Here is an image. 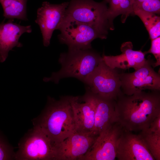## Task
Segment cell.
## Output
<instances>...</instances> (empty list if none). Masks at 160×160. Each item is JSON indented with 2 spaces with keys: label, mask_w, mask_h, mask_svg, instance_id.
<instances>
[{
  "label": "cell",
  "mask_w": 160,
  "mask_h": 160,
  "mask_svg": "<svg viewBox=\"0 0 160 160\" xmlns=\"http://www.w3.org/2000/svg\"><path fill=\"white\" fill-rule=\"evenodd\" d=\"M28 0H0L3 10L5 19H17L22 20H28L27 15Z\"/></svg>",
  "instance_id": "obj_17"
},
{
  "label": "cell",
  "mask_w": 160,
  "mask_h": 160,
  "mask_svg": "<svg viewBox=\"0 0 160 160\" xmlns=\"http://www.w3.org/2000/svg\"><path fill=\"white\" fill-rule=\"evenodd\" d=\"M132 49L131 42H124L121 47V54L116 56L103 55L102 60L107 66L113 69L125 70L132 68L136 70L143 65L147 60L144 52L140 50H134Z\"/></svg>",
  "instance_id": "obj_15"
},
{
  "label": "cell",
  "mask_w": 160,
  "mask_h": 160,
  "mask_svg": "<svg viewBox=\"0 0 160 160\" xmlns=\"http://www.w3.org/2000/svg\"><path fill=\"white\" fill-rule=\"evenodd\" d=\"M13 157L14 155L10 147L0 137V160L11 159Z\"/></svg>",
  "instance_id": "obj_23"
},
{
  "label": "cell",
  "mask_w": 160,
  "mask_h": 160,
  "mask_svg": "<svg viewBox=\"0 0 160 160\" xmlns=\"http://www.w3.org/2000/svg\"><path fill=\"white\" fill-rule=\"evenodd\" d=\"M116 158L119 160H155L139 135L124 130L118 143Z\"/></svg>",
  "instance_id": "obj_13"
},
{
  "label": "cell",
  "mask_w": 160,
  "mask_h": 160,
  "mask_svg": "<svg viewBox=\"0 0 160 160\" xmlns=\"http://www.w3.org/2000/svg\"><path fill=\"white\" fill-rule=\"evenodd\" d=\"M155 62L148 59L142 67L132 73H119L121 89L124 95H131L145 89L160 90V76L155 71Z\"/></svg>",
  "instance_id": "obj_7"
},
{
  "label": "cell",
  "mask_w": 160,
  "mask_h": 160,
  "mask_svg": "<svg viewBox=\"0 0 160 160\" xmlns=\"http://www.w3.org/2000/svg\"><path fill=\"white\" fill-rule=\"evenodd\" d=\"M145 54L151 53L153 54L156 60L154 67L160 65V37L151 40V45L150 49L144 52Z\"/></svg>",
  "instance_id": "obj_22"
},
{
  "label": "cell",
  "mask_w": 160,
  "mask_h": 160,
  "mask_svg": "<svg viewBox=\"0 0 160 160\" xmlns=\"http://www.w3.org/2000/svg\"><path fill=\"white\" fill-rule=\"evenodd\" d=\"M98 136L74 132L53 146L55 160H80Z\"/></svg>",
  "instance_id": "obj_12"
},
{
  "label": "cell",
  "mask_w": 160,
  "mask_h": 160,
  "mask_svg": "<svg viewBox=\"0 0 160 160\" xmlns=\"http://www.w3.org/2000/svg\"><path fill=\"white\" fill-rule=\"evenodd\" d=\"M68 97L73 113L75 132L95 135V106L93 94L87 88L85 94L82 96Z\"/></svg>",
  "instance_id": "obj_10"
},
{
  "label": "cell",
  "mask_w": 160,
  "mask_h": 160,
  "mask_svg": "<svg viewBox=\"0 0 160 160\" xmlns=\"http://www.w3.org/2000/svg\"><path fill=\"white\" fill-rule=\"evenodd\" d=\"M93 94L95 106L94 134L98 136L110 125L117 122L116 101Z\"/></svg>",
  "instance_id": "obj_16"
},
{
  "label": "cell",
  "mask_w": 160,
  "mask_h": 160,
  "mask_svg": "<svg viewBox=\"0 0 160 160\" xmlns=\"http://www.w3.org/2000/svg\"><path fill=\"white\" fill-rule=\"evenodd\" d=\"M116 101L117 122L126 130L138 132L148 129L160 115L159 91H143L131 95L122 93Z\"/></svg>",
  "instance_id": "obj_1"
},
{
  "label": "cell",
  "mask_w": 160,
  "mask_h": 160,
  "mask_svg": "<svg viewBox=\"0 0 160 160\" xmlns=\"http://www.w3.org/2000/svg\"><path fill=\"white\" fill-rule=\"evenodd\" d=\"M109 4L108 13L109 19L112 23L114 18L118 15H122L125 20L130 14H133V4L134 0H105Z\"/></svg>",
  "instance_id": "obj_18"
},
{
  "label": "cell",
  "mask_w": 160,
  "mask_h": 160,
  "mask_svg": "<svg viewBox=\"0 0 160 160\" xmlns=\"http://www.w3.org/2000/svg\"><path fill=\"white\" fill-rule=\"evenodd\" d=\"M124 129L118 122L109 126L98 135L80 160H114L117 146Z\"/></svg>",
  "instance_id": "obj_9"
},
{
  "label": "cell",
  "mask_w": 160,
  "mask_h": 160,
  "mask_svg": "<svg viewBox=\"0 0 160 160\" xmlns=\"http://www.w3.org/2000/svg\"><path fill=\"white\" fill-rule=\"evenodd\" d=\"M137 9L159 14L160 12V0H134L133 12Z\"/></svg>",
  "instance_id": "obj_21"
},
{
  "label": "cell",
  "mask_w": 160,
  "mask_h": 160,
  "mask_svg": "<svg viewBox=\"0 0 160 160\" xmlns=\"http://www.w3.org/2000/svg\"><path fill=\"white\" fill-rule=\"evenodd\" d=\"M102 60V57L91 49H68L67 52L60 55V69L52 73L49 77H44L43 81L58 84L62 79L72 77L84 82Z\"/></svg>",
  "instance_id": "obj_3"
},
{
  "label": "cell",
  "mask_w": 160,
  "mask_h": 160,
  "mask_svg": "<svg viewBox=\"0 0 160 160\" xmlns=\"http://www.w3.org/2000/svg\"><path fill=\"white\" fill-rule=\"evenodd\" d=\"M4 19L0 23V62H4L10 50L15 47H20L23 44L19 41L24 33L32 32L31 25H21L14 22V19H9L5 22Z\"/></svg>",
  "instance_id": "obj_14"
},
{
  "label": "cell",
  "mask_w": 160,
  "mask_h": 160,
  "mask_svg": "<svg viewBox=\"0 0 160 160\" xmlns=\"http://www.w3.org/2000/svg\"><path fill=\"white\" fill-rule=\"evenodd\" d=\"M147 129L149 131L160 134V115L154 119Z\"/></svg>",
  "instance_id": "obj_24"
},
{
  "label": "cell",
  "mask_w": 160,
  "mask_h": 160,
  "mask_svg": "<svg viewBox=\"0 0 160 160\" xmlns=\"http://www.w3.org/2000/svg\"><path fill=\"white\" fill-rule=\"evenodd\" d=\"M139 135L144 141L155 160H160V134L149 131H141Z\"/></svg>",
  "instance_id": "obj_20"
},
{
  "label": "cell",
  "mask_w": 160,
  "mask_h": 160,
  "mask_svg": "<svg viewBox=\"0 0 160 160\" xmlns=\"http://www.w3.org/2000/svg\"><path fill=\"white\" fill-rule=\"evenodd\" d=\"M69 2L54 4L45 1L37 11L35 23L39 26L45 47L48 46L53 33L57 30L65 16L66 11Z\"/></svg>",
  "instance_id": "obj_11"
},
{
  "label": "cell",
  "mask_w": 160,
  "mask_h": 160,
  "mask_svg": "<svg viewBox=\"0 0 160 160\" xmlns=\"http://www.w3.org/2000/svg\"><path fill=\"white\" fill-rule=\"evenodd\" d=\"M14 157L17 160H55L52 142L39 127L34 126L19 145Z\"/></svg>",
  "instance_id": "obj_8"
},
{
  "label": "cell",
  "mask_w": 160,
  "mask_h": 160,
  "mask_svg": "<svg viewBox=\"0 0 160 160\" xmlns=\"http://www.w3.org/2000/svg\"><path fill=\"white\" fill-rule=\"evenodd\" d=\"M34 126L39 128L54 146L75 132L72 108L68 96L56 100L48 97L42 113Z\"/></svg>",
  "instance_id": "obj_2"
},
{
  "label": "cell",
  "mask_w": 160,
  "mask_h": 160,
  "mask_svg": "<svg viewBox=\"0 0 160 160\" xmlns=\"http://www.w3.org/2000/svg\"><path fill=\"white\" fill-rule=\"evenodd\" d=\"M144 23L151 40L160 36V17L156 14L139 9L133 11Z\"/></svg>",
  "instance_id": "obj_19"
},
{
  "label": "cell",
  "mask_w": 160,
  "mask_h": 160,
  "mask_svg": "<svg viewBox=\"0 0 160 160\" xmlns=\"http://www.w3.org/2000/svg\"><path fill=\"white\" fill-rule=\"evenodd\" d=\"M60 41L67 45L69 49L92 48L91 43L95 39L106 38L107 29L81 23L65 17L58 27Z\"/></svg>",
  "instance_id": "obj_4"
},
{
  "label": "cell",
  "mask_w": 160,
  "mask_h": 160,
  "mask_svg": "<svg viewBox=\"0 0 160 160\" xmlns=\"http://www.w3.org/2000/svg\"><path fill=\"white\" fill-rule=\"evenodd\" d=\"M104 1L71 0L66 11L65 17L78 22L108 30L112 28L108 15V7Z\"/></svg>",
  "instance_id": "obj_5"
},
{
  "label": "cell",
  "mask_w": 160,
  "mask_h": 160,
  "mask_svg": "<svg viewBox=\"0 0 160 160\" xmlns=\"http://www.w3.org/2000/svg\"><path fill=\"white\" fill-rule=\"evenodd\" d=\"M119 73L102 60L84 83L92 93L101 97L116 100L121 95Z\"/></svg>",
  "instance_id": "obj_6"
}]
</instances>
